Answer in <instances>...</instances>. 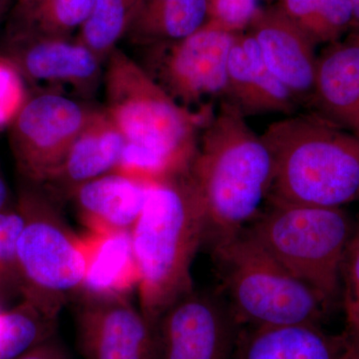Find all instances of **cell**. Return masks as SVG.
<instances>
[{
	"label": "cell",
	"mask_w": 359,
	"mask_h": 359,
	"mask_svg": "<svg viewBox=\"0 0 359 359\" xmlns=\"http://www.w3.org/2000/svg\"><path fill=\"white\" fill-rule=\"evenodd\" d=\"M102 85L103 107L127 142L115 172L151 185L190 171L214 115L210 106L194 111L182 105L119 48L105 62Z\"/></svg>",
	"instance_id": "cell-1"
},
{
	"label": "cell",
	"mask_w": 359,
	"mask_h": 359,
	"mask_svg": "<svg viewBox=\"0 0 359 359\" xmlns=\"http://www.w3.org/2000/svg\"><path fill=\"white\" fill-rule=\"evenodd\" d=\"M190 173L204 209L205 242L215 249L241 235L263 211L275 161L237 106L224 102L201 133Z\"/></svg>",
	"instance_id": "cell-2"
},
{
	"label": "cell",
	"mask_w": 359,
	"mask_h": 359,
	"mask_svg": "<svg viewBox=\"0 0 359 359\" xmlns=\"http://www.w3.org/2000/svg\"><path fill=\"white\" fill-rule=\"evenodd\" d=\"M140 309L149 327L194 289L192 264L205 242V219L190 171L149 185L131 231Z\"/></svg>",
	"instance_id": "cell-3"
},
{
	"label": "cell",
	"mask_w": 359,
	"mask_h": 359,
	"mask_svg": "<svg viewBox=\"0 0 359 359\" xmlns=\"http://www.w3.org/2000/svg\"><path fill=\"white\" fill-rule=\"evenodd\" d=\"M275 161L268 201L342 208L359 198V138L327 118L289 117L263 135Z\"/></svg>",
	"instance_id": "cell-4"
},
{
	"label": "cell",
	"mask_w": 359,
	"mask_h": 359,
	"mask_svg": "<svg viewBox=\"0 0 359 359\" xmlns=\"http://www.w3.org/2000/svg\"><path fill=\"white\" fill-rule=\"evenodd\" d=\"M268 202L244 233L330 306L355 223L342 208Z\"/></svg>",
	"instance_id": "cell-5"
},
{
	"label": "cell",
	"mask_w": 359,
	"mask_h": 359,
	"mask_svg": "<svg viewBox=\"0 0 359 359\" xmlns=\"http://www.w3.org/2000/svg\"><path fill=\"white\" fill-rule=\"evenodd\" d=\"M57 202L41 186L21 179L16 205L25 218L18 245L22 299L50 318L79 294L88 266L82 236L70 230Z\"/></svg>",
	"instance_id": "cell-6"
},
{
	"label": "cell",
	"mask_w": 359,
	"mask_h": 359,
	"mask_svg": "<svg viewBox=\"0 0 359 359\" xmlns=\"http://www.w3.org/2000/svg\"><path fill=\"white\" fill-rule=\"evenodd\" d=\"M224 299L241 327L318 323L328 304L243 231L212 249Z\"/></svg>",
	"instance_id": "cell-7"
},
{
	"label": "cell",
	"mask_w": 359,
	"mask_h": 359,
	"mask_svg": "<svg viewBox=\"0 0 359 359\" xmlns=\"http://www.w3.org/2000/svg\"><path fill=\"white\" fill-rule=\"evenodd\" d=\"M95 108L58 92L40 90L28 96L8 126L9 146L20 178L43 185Z\"/></svg>",
	"instance_id": "cell-8"
},
{
	"label": "cell",
	"mask_w": 359,
	"mask_h": 359,
	"mask_svg": "<svg viewBox=\"0 0 359 359\" xmlns=\"http://www.w3.org/2000/svg\"><path fill=\"white\" fill-rule=\"evenodd\" d=\"M241 328L222 292L194 287L153 323L150 359H231Z\"/></svg>",
	"instance_id": "cell-9"
},
{
	"label": "cell",
	"mask_w": 359,
	"mask_h": 359,
	"mask_svg": "<svg viewBox=\"0 0 359 359\" xmlns=\"http://www.w3.org/2000/svg\"><path fill=\"white\" fill-rule=\"evenodd\" d=\"M236 36L208 21L186 39L147 49L156 62V72L151 75L190 109L210 97L226 95L229 58Z\"/></svg>",
	"instance_id": "cell-10"
},
{
	"label": "cell",
	"mask_w": 359,
	"mask_h": 359,
	"mask_svg": "<svg viewBox=\"0 0 359 359\" xmlns=\"http://www.w3.org/2000/svg\"><path fill=\"white\" fill-rule=\"evenodd\" d=\"M1 55L42 91L88 99L103 84L105 65L76 39L7 35Z\"/></svg>",
	"instance_id": "cell-11"
},
{
	"label": "cell",
	"mask_w": 359,
	"mask_h": 359,
	"mask_svg": "<svg viewBox=\"0 0 359 359\" xmlns=\"http://www.w3.org/2000/svg\"><path fill=\"white\" fill-rule=\"evenodd\" d=\"M77 339L85 359H150L151 330L128 294L82 295Z\"/></svg>",
	"instance_id": "cell-12"
},
{
	"label": "cell",
	"mask_w": 359,
	"mask_h": 359,
	"mask_svg": "<svg viewBox=\"0 0 359 359\" xmlns=\"http://www.w3.org/2000/svg\"><path fill=\"white\" fill-rule=\"evenodd\" d=\"M250 28L271 72L297 99L313 95L318 57L313 39L280 6L259 9Z\"/></svg>",
	"instance_id": "cell-13"
},
{
	"label": "cell",
	"mask_w": 359,
	"mask_h": 359,
	"mask_svg": "<svg viewBox=\"0 0 359 359\" xmlns=\"http://www.w3.org/2000/svg\"><path fill=\"white\" fill-rule=\"evenodd\" d=\"M126 143L105 108L96 107L60 166L42 188L57 203L70 201L79 187L116 171Z\"/></svg>",
	"instance_id": "cell-14"
},
{
	"label": "cell",
	"mask_w": 359,
	"mask_h": 359,
	"mask_svg": "<svg viewBox=\"0 0 359 359\" xmlns=\"http://www.w3.org/2000/svg\"><path fill=\"white\" fill-rule=\"evenodd\" d=\"M353 354L344 334L302 323L242 327L231 359H348Z\"/></svg>",
	"instance_id": "cell-15"
},
{
	"label": "cell",
	"mask_w": 359,
	"mask_h": 359,
	"mask_svg": "<svg viewBox=\"0 0 359 359\" xmlns=\"http://www.w3.org/2000/svg\"><path fill=\"white\" fill-rule=\"evenodd\" d=\"M226 95L243 114L292 113L297 98L271 72L250 33H238L231 49Z\"/></svg>",
	"instance_id": "cell-16"
},
{
	"label": "cell",
	"mask_w": 359,
	"mask_h": 359,
	"mask_svg": "<svg viewBox=\"0 0 359 359\" xmlns=\"http://www.w3.org/2000/svg\"><path fill=\"white\" fill-rule=\"evenodd\" d=\"M148 187L113 172L79 187L70 201L88 231H128L140 217Z\"/></svg>",
	"instance_id": "cell-17"
},
{
	"label": "cell",
	"mask_w": 359,
	"mask_h": 359,
	"mask_svg": "<svg viewBox=\"0 0 359 359\" xmlns=\"http://www.w3.org/2000/svg\"><path fill=\"white\" fill-rule=\"evenodd\" d=\"M313 95L327 119L359 138V36L334 42L318 57Z\"/></svg>",
	"instance_id": "cell-18"
},
{
	"label": "cell",
	"mask_w": 359,
	"mask_h": 359,
	"mask_svg": "<svg viewBox=\"0 0 359 359\" xmlns=\"http://www.w3.org/2000/svg\"><path fill=\"white\" fill-rule=\"evenodd\" d=\"M82 237L88 266L79 295L129 294L138 287L139 271L131 231H87Z\"/></svg>",
	"instance_id": "cell-19"
},
{
	"label": "cell",
	"mask_w": 359,
	"mask_h": 359,
	"mask_svg": "<svg viewBox=\"0 0 359 359\" xmlns=\"http://www.w3.org/2000/svg\"><path fill=\"white\" fill-rule=\"evenodd\" d=\"M209 20L208 0H143L125 39L140 48L174 43Z\"/></svg>",
	"instance_id": "cell-20"
},
{
	"label": "cell",
	"mask_w": 359,
	"mask_h": 359,
	"mask_svg": "<svg viewBox=\"0 0 359 359\" xmlns=\"http://www.w3.org/2000/svg\"><path fill=\"white\" fill-rule=\"evenodd\" d=\"M95 0H22L15 2L7 35L71 39L88 18Z\"/></svg>",
	"instance_id": "cell-21"
},
{
	"label": "cell",
	"mask_w": 359,
	"mask_h": 359,
	"mask_svg": "<svg viewBox=\"0 0 359 359\" xmlns=\"http://www.w3.org/2000/svg\"><path fill=\"white\" fill-rule=\"evenodd\" d=\"M143 0H95L76 37L105 65L125 39Z\"/></svg>",
	"instance_id": "cell-22"
},
{
	"label": "cell",
	"mask_w": 359,
	"mask_h": 359,
	"mask_svg": "<svg viewBox=\"0 0 359 359\" xmlns=\"http://www.w3.org/2000/svg\"><path fill=\"white\" fill-rule=\"evenodd\" d=\"M57 318L22 299L13 308L0 304V359H14L52 339Z\"/></svg>",
	"instance_id": "cell-23"
},
{
	"label": "cell",
	"mask_w": 359,
	"mask_h": 359,
	"mask_svg": "<svg viewBox=\"0 0 359 359\" xmlns=\"http://www.w3.org/2000/svg\"><path fill=\"white\" fill-rule=\"evenodd\" d=\"M280 7L316 44L334 43L353 25L349 0H283Z\"/></svg>",
	"instance_id": "cell-24"
},
{
	"label": "cell",
	"mask_w": 359,
	"mask_h": 359,
	"mask_svg": "<svg viewBox=\"0 0 359 359\" xmlns=\"http://www.w3.org/2000/svg\"><path fill=\"white\" fill-rule=\"evenodd\" d=\"M340 294L346 316L344 335L353 353L359 354V219L342 262Z\"/></svg>",
	"instance_id": "cell-25"
},
{
	"label": "cell",
	"mask_w": 359,
	"mask_h": 359,
	"mask_svg": "<svg viewBox=\"0 0 359 359\" xmlns=\"http://www.w3.org/2000/svg\"><path fill=\"white\" fill-rule=\"evenodd\" d=\"M25 218L18 205L0 210V268L13 289L20 294L18 245Z\"/></svg>",
	"instance_id": "cell-26"
},
{
	"label": "cell",
	"mask_w": 359,
	"mask_h": 359,
	"mask_svg": "<svg viewBox=\"0 0 359 359\" xmlns=\"http://www.w3.org/2000/svg\"><path fill=\"white\" fill-rule=\"evenodd\" d=\"M209 20L226 32L242 33L259 11L257 0H208Z\"/></svg>",
	"instance_id": "cell-27"
},
{
	"label": "cell",
	"mask_w": 359,
	"mask_h": 359,
	"mask_svg": "<svg viewBox=\"0 0 359 359\" xmlns=\"http://www.w3.org/2000/svg\"><path fill=\"white\" fill-rule=\"evenodd\" d=\"M23 81L15 67L0 55V128L9 126L27 99Z\"/></svg>",
	"instance_id": "cell-28"
},
{
	"label": "cell",
	"mask_w": 359,
	"mask_h": 359,
	"mask_svg": "<svg viewBox=\"0 0 359 359\" xmlns=\"http://www.w3.org/2000/svg\"><path fill=\"white\" fill-rule=\"evenodd\" d=\"M14 359H69L67 353L54 337L40 344V346L26 351Z\"/></svg>",
	"instance_id": "cell-29"
},
{
	"label": "cell",
	"mask_w": 359,
	"mask_h": 359,
	"mask_svg": "<svg viewBox=\"0 0 359 359\" xmlns=\"http://www.w3.org/2000/svg\"><path fill=\"white\" fill-rule=\"evenodd\" d=\"M18 294L13 285L8 282L1 268H0V304H4V302L11 299L13 294Z\"/></svg>",
	"instance_id": "cell-30"
},
{
	"label": "cell",
	"mask_w": 359,
	"mask_h": 359,
	"mask_svg": "<svg viewBox=\"0 0 359 359\" xmlns=\"http://www.w3.org/2000/svg\"><path fill=\"white\" fill-rule=\"evenodd\" d=\"M11 205V190L0 169V210Z\"/></svg>",
	"instance_id": "cell-31"
},
{
	"label": "cell",
	"mask_w": 359,
	"mask_h": 359,
	"mask_svg": "<svg viewBox=\"0 0 359 359\" xmlns=\"http://www.w3.org/2000/svg\"><path fill=\"white\" fill-rule=\"evenodd\" d=\"M351 4V9H353V25L355 23L359 26V0H349Z\"/></svg>",
	"instance_id": "cell-32"
},
{
	"label": "cell",
	"mask_w": 359,
	"mask_h": 359,
	"mask_svg": "<svg viewBox=\"0 0 359 359\" xmlns=\"http://www.w3.org/2000/svg\"><path fill=\"white\" fill-rule=\"evenodd\" d=\"M348 359H359V354L353 353Z\"/></svg>",
	"instance_id": "cell-33"
},
{
	"label": "cell",
	"mask_w": 359,
	"mask_h": 359,
	"mask_svg": "<svg viewBox=\"0 0 359 359\" xmlns=\"http://www.w3.org/2000/svg\"><path fill=\"white\" fill-rule=\"evenodd\" d=\"M18 1H22V0H15V2H18Z\"/></svg>",
	"instance_id": "cell-34"
}]
</instances>
